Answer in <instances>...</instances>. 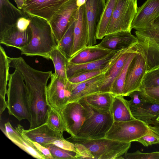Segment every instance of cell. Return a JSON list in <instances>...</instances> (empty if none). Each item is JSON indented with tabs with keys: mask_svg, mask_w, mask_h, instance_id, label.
<instances>
[{
	"mask_svg": "<svg viewBox=\"0 0 159 159\" xmlns=\"http://www.w3.org/2000/svg\"><path fill=\"white\" fill-rule=\"evenodd\" d=\"M9 58L10 67L17 69L21 73L26 84L30 117L29 129L45 123L51 107L47 100L46 89L52 71L34 69L21 57H9Z\"/></svg>",
	"mask_w": 159,
	"mask_h": 159,
	"instance_id": "6da1fadb",
	"label": "cell"
},
{
	"mask_svg": "<svg viewBox=\"0 0 159 159\" xmlns=\"http://www.w3.org/2000/svg\"><path fill=\"white\" fill-rule=\"evenodd\" d=\"M28 16L31 20V39L28 44L18 49L22 55L50 59L51 52L57 48V44L49 22L40 17Z\"/></svg>",
	"mask_w": 159,
	"mask_h": 159,
	"instance_id": "7a4b0ae2",
	"label": "cell"
},
{
	"mask_svg": "<svg viewBox=\"0 0 159 159\" xmlns=\"http://www.w3.org/2000/svg\"><path fill=\"white\" fill-rule=\"evenodd\" d=\"M8 86L7 102L9 114L19 121L27 119L29 122L27 88L21 74L17 69L10 74Z\"/></svg>",
	"mask_w": 159,
	"mask_h": 159,
	"instance_id": "3957f363",
	"label": "cell"
},
{
	"mask_svg": "<svg viewBox=\"0 0 159 159\" xmlns=\"http://www.w3.org/2000/svg\"><path fill=\"white\" fill-rule=\"evenodd\" d=\"M88 104L89 114L73 137L86 139L105 138L114 122L111 110L100 109Z\"/></svg>",
	"mask_w": 159,
	"mask_h": 159,
	"instance_id": "277c9868",
	"label": "cell"
},
{
	"mask_svg": "<svg viewBox=\"0 0 159 159\" xmlns=\"http://www.w3.org/2000/svg\"><path fill=\"white\" fill-rule=\"evenodd\" d=\"M73 143H78L86 147L94 159H122L128 152L131 143L120 142L106 138L93 139L77 138L71 136L66 139Z\"/></svg>",
	"mask_w": 159,
	"mask_h": 159,
	"instance_id": "5b68a950",
	"label": "cell"
},
{
	"mask_svg": "<svg viewBox=\"0 0 159 159\" xmlns=\"http://www.w3.org/2000/svg\"><path fill=\"white\" fill-rule=\"evenodd\" d=\"M138 8L137 0H118L106 35L120 31L131 32Z\"/></svg>",
	"mask_w": 159,
	"mask_h": 159,
	"instance_id": "8992f818",
	"label": "cell"
},
{
	"mask_svg": "<svg viewBox=\"0 0 159 159\" xmlns=\"http://www.w3.org/2000/svg\"><path fill=\"white\" fill-rule=\"evenodd\" d=\"M136 53L129 64L125 80L123 96H129L132 92L140 90L144 76L148 70L147 57L138 42Z\"/></svg>",
	"mask_w": 159,
	"mask_h": 159,
	"instance_id": "52a82bcc",
	"label": "cell"
},
{
	"mask_svg": "<svg viewBox=\"0 0 159 159\" xmlns=\"http://www.w3.org/2000/svg\"><path fill=\"white\" fill-rule=\"evenodd\" d=\"M148 127L138 120L114 121L105 138L120 142L131 143L148 133Z\"/></svg>",
	"mask_w": 159,
	"mask_h": 159,
	"instance_id": "ba28073f",
	"label": "cell"
},
{
	"mask_svg": "<svg viewBox=\"0 0 159 159\" xmlns=\"http://www.w3.org/2000/svg\"><path fill=\"white\" fill-rule=\"evenodd\" d=\"M60 113L66 129V132L75 137L89 114L88 104L84 98L69 102Z\"/></svg>",
	"mask_w": 159,
	"mask_h": 159,
	"instance_id": "9c48e42d",
	"label": "cell"
},
{
	"mask_svg": "<svg viewBox=\"0 0 159 159\" xmlns=\"http://www.w3.org/2000/svg\"><path fill=\"white\" fill-rule=\"evenodd\" d=\"M47 87V100L50 106L59 112L69 102L70 93L68 89L69 80H66L52 73Z\"/></svg>",
	"mask_w": 159,
	"mask_h": 159,
	"instance_id": "30bf717a",
	"label": "cell"
},
{
	"mask_svg": "<svg viewBox=\"0 0 159 159\" xmlns=\"http://www.w3.org/2000/svg\"><path fill=\"white\" fill-rule=\"evenodd\" d=\"M0 129L6 136L20 149L33 157L38 159H46L26 135L25 129L20 124L14 129L9 122L4 124V127Z\"/></svg>",
	"mask_w": 159,
	"mask_h": 159,
	"instance_id": "8fae6325",
	"label": "cell"
},
{
	"mask_svg": "<svg viewBox=\"0 0 159 159\" xmlns=\"http://www.w3.org/2000/svg\"><path fill=\"white\" fill-rule=\"evenodd\" d=\"M22 10L28 15L42 18L48 22L56 12L70 0H24Z\"/></svg>",
	"mask_w": 159,
	"mask_h": 159,
	"instance_id": "7c38bea8",
	"label": "cell"
},
{
	"mask_svg": "<svg viewBox=\"0 0 159 159\" xmlns=\"http://www.w3.org/2000/svg\"><path fill=\"white\" fill-rule=\"evenodd\" d=\"M77 0H70L54 14L48 22L57 44L66 31L70 20L79 7Z\"/></svg>",
	"mask_w": 159,
	"mask_h": 159,
	"instance_id": "4fadbf2b",
	"label": "cell"
},
{
	"mask_svg": "<svg viewBox=\"0 0 159 159\" xmlns=\"http://www.w3.org/2000/svg\"><path fill=\"white\" fill-rule=\"evenodd\" d=\"M108 70L81 82L74 83L69 81L67 88L70 95L68 103L78 101L89 95L100 92V85L104 79L105 73Z\"/></svg>",
	"mask_w": 159,
	"mask_h": 159,
	"instance_id": "5bb4252c",
	"label": "cell"
},
{
	"mask_svg": "<svg viewBox=\"0 0 159 159\" xmlns=\"http://www.w3.org/2000/svg\"><path fill=\"white\" fill-rule=\"evenodd\" d=\"M106 2V0H85L88 24V46H93L97 43V26L105 7Z\"/></svg>",
	"mask_w": 159,
	"mask_h": 159,
	"instance_id": "9a60e30c",
	"label": "cell"
},
{
	"mask_svg": "<svg viewBox=\"0 0 159 159\" xmlns=\"http://www.w3.org/2000/svg\"><path fill=\"white\" fill-rule=\"evenodd\" d=\"M88 38V24L85 4L79 7L77 11L70 57L87 46Z\"/></svg>",
	"mask_w": 159,
	"mask_h": 159,
	"instance_id": "2e32d148",
	"label": "cell"
},
{
	"mask_svg": "<svg viewBox=\"0 0 159 159\" xmlns=\"http://www.w3.org/2000/svg\"><path fill=\"white\" fill-rule=\"evenodd\" d=\"M130 31H119L105 35L98 45L111 51L117 52L128 48L138 42Z\"/></svg>",
	"mask_w": 159,
	"mask_h": 159,
	"instance_id": "e0dca14e",
	"label": "cell"
},
{
	"mask_svg": "<svg viewBox=\"0 0 159 159\" xmlns=\"http://www.w3.org/2000/svg\"><path fill=\"white\" fill-rule=\"evenodd\" d=\"M159 13V0H147L138 7L131 25V29L140 30L148 28Z\"/></svg>",
	"mask_w": 159,
	"mask_h": 159,
	"instance_id": "ac0fdd59",
	"label": "cell"
},
{
	"mask_svg": "<svg viewBox=\"0 0 159 159\" xmlns=\"http://www.w3.org/2000/svg\"><path fill=\"white\" fill-rule=\"evenodd\" d=\"M31 38L29 27L26 30L21 31L17 29L15 24L6 26L0 30V43L7 47L18 49L28 44Z\"/></svg>",
	"mask_w": 159,
	"mask_h": 159,
	"instance_id": "d6986e66",
	"label": "cell"
},
{
	"mask_svg": "<svg viewBox=\"0 0 159 159\" xmlns=\"http://www.w3.org/2000/svg\"><path fill=\"white\" fill-rule=\"evenodd\" d=\"M137 49V43L127 48L105 73L100 87L102 92H111L112 85L125 66L130 54Z\"/></svg>",
	"mask_w": 159,
	"mask_h": 159,
	"instance_id": "ffe728a7",
	"label": "cell"
},
{
	"mask_svg": "<svg viewBox=\"0 0 159 159\" xmlns=\"http://www.w3.org/2000/svg\"><path fill=\"white\" fill-rule=\"evenodd\" d=\"M117 52H112L102 58L85 63L73 64L68 62L67 67L68 79L83 73L104 69L108 65Z\"/></svg>",
	"mask_w": 159,
	"mask_h": 159,
	"instance_id": "44dd1931",
	"label": "cell"
},
{
	"mask_svg": "<svg viewBox=\"0 0 159 159\" xmlns=\"http://www.w3.org/2000/svg\"><path fill=\"white\" fill-rule=\"evenodd\" d=\"M25 132L31 140L45 147L52 144L55 139L64 138L63 134L52 129L46 123L33 129H25Z\"/></svg>",
	"mask_w": 159,
	"mask_h": 159,
	"instance_id": "7402d4cb",
	"label": "cell"
},
{
	"mask_svg": "<svg viewBox=\"0 0 159 159\" xmlns=\"http://www.w3.org/2000/svg\"><path fill=\"white\" fill-rule=\"evenodd\" d=\"M112 52L98 44L87 46L71 57L68 59V62L73 64L88 62L102 58Z\"/></svg>",
	"mask_w": 159,
	"mask_h": 159,
	"instance_id": "603a6c76",
	"label": "cell"
},
{
	"mask_svg": "<svg viewBox=\"0 0 159 159\" xmlns=\"http://www.w3.org/2000/svg\"><path fill=\"white\" fill-rule=\"evenodd\" d=\"M22 17L28 16L9 0H0V30L6 26L15 24L18 19Z\"/></svg>",
	"mask_w": 159,
	"mask_h": 159,
	"instance_id": "cb8c5ba5",
	"label": "cell"
},
{
	"mask_svg": "<svg viewBox=\"0 0 159 159\" xmlns=\"http://www.w3.org/2000/svg\"><path fill=\"white\" fill-rule=\"evenodd\" d=\"M130 107L134 117L148 126L156 121L159 117V104L146 101L139 106Z\"/></svg>",
	"mask_w": 159,
	"mask_h": 159,
	"instance_id": "d4e9b609",
	"label": "cell"
},
{
	"mask_svg": "<svg viewBox=\"0 0 159 159\" xmlns=\"http://www.w3.org/2000/svg\"><path fill=\"white\" fill-rule=\"evenodd\" d=\"M121 95H115L111 111L114 121H125L135 119L131 113L129 101Z\"/></svg>",
	"mask_w": 159,
	"mask_h": 159,
	"instance_id": "484cf974",
	"label": "cell"
},
{
	"mask_svg": "<svg viewBox=\"0 0 159 159\" xmlns=\"http://www.w3.org/2000/svg\"><path fill=\"white\" fill-rule=\"evenodd\" d=\"M118 0H106L105 6L97 24L96 39H102L106 35L108 27Z\"/></svg>",
	"mask_w": 159,
	"mask_h": 159,
	"instance_id": "4316f807",
	"label": "cell"
},
{
	"mask_svg": "<svg viewBox=\"0 0 159 159\" xmlns=\"http://www.w3.org/2000/svg\"><path fill=\"white\" fill-rule=\"evenodd\" d=\"M77 11L72 17L66 31L61 40L57 44V48L68 59L70 57L73 44L74 29Z\"/></svg>",
	"mask_w": 159,
	"mask_h": 159,
	"instance_id": "83f0119b",
	"label": "cell"
},
{
	"mask_svg": "<svg viewBox=\"0 0 159 159\" xmlns=\"http://www.w3.org/2000/svg\"><path fill=\"white\" fill-rule=\"evenodd\" d=\"M10 61L3 48L0 46V97L5 99L10 74Z\"/></svg>",
	"mask_w": 159,
	"mask_h": 159,
	"instance_id": "f1b7e54d",
	"label": "cell"
},
{
	"mask_svg": "<svg viewBox=\"0 0 159 159\" xmlns=\"http://www.w3.org/2000/svg\"><path fill=\"white\" fill-rule=\"evenodd\" d=\"M115 95L111 92H99L84 98L89 104L100 109L110 110Z\"/></svg>",
	"mask_w": 159,
	"mask_h": 159,
	"instance_id": "f546056e",
	"label": "cell"
},
{
	"mask_svg": "<svg viewBox=\"0 0 159 159\" xmlns=\"http://www.w3.org/2000/svg\"><path fill=\"white\" fill-rule=\"evenodd\" d=\"M50 59L53 62L56 75L66 80H68L67 75V67L68 59L57 48L51 53Z\"/></svg>",
	"mask_w": 159,
	"mask_h": 159,
	"instance_id": "4dcf8cb0",
	"label": "cell"
},
{
	"mask_svg": "<svg viewBox=\"0 0 159 159\" xmlns=\"http://www.w3.org/2000/svg\"><path fill=\"white\" fill-rule=\"evenodd\" d=\"M137 50L132 52L128 58L125 66L117 77L113 82L111 87V93L114 95H123L124 85L128 67Z\"/></svg>",
	"mask_w": 159,
	"mask_h": 159,
	"instance_id": "1f68e13d",
	"label": "cell"
},
{
	"mask_svg": "<svg viewBox=\"0 0 159 159\" xmlns=\"http://www.w3.org/2000/svg\"><path fill=\"white\" fill-rule=\"evenodd\" d=\"M142 31V35L148 42L159 47V13L148 28Z\"/></svg>",
	"mask_w": 159,
	"mask_h": 159,
	"instance_id": "d6a6232c",
	"label": "cell"
},
{
	"mask_svg": "<svg viewBox=\"0 0 159 159\" xmlns=\"http://www.w3.org/2000/svg\"><path fill=\"white\" fill-rule=\"evenodd\" d=\"M52 129L62 134L66 129L60 112L51 107L46 123Z\"/></svg>",
	"mask_w": 159,
	"mask_h": 159,
	"instance_id": "836d02e7",
	"label": "cell"
},
{
	"mask_svg": "<svg viewBox=\"0 0 159 159\" xmlns=\"http://www.w3.org/2000/svg\"><path fill=\"white\" fill-rule=\"evenodd\" d=\"M159 87V65L148 70L143 78L140 89Z\"/></svg>",
	"mask_w": 159,
	"mask_h": 159,
	"instance_id": "e575fe53",
	"label": "cell"
},
{
	"mask_svg": "<svg viewBox=\"0 0 159 159\" xmlns=\"http://www.w3.org/2000/svg\"><path fill=\"white\" fill-rule=\"evenodd\" d=\"M50 151L54 159H76L77 153L66 150L50 144L45 146Z\"/></svg>",
	"mask_w": 159,
	"mask_h": 159,
	"instance_id": "d590c367",
	"label": "cell"
},
{
	"mask_svg": "<svg viewBox=\"0 0 159 159\" xmlns=\"http://www.w3.org/2000/svg\"><path fill=\"white\" fill-rule=\"evenodd\" d=\"M141 96L146 101L159 104V87L141 89Z\"/></svg>",
	"mask_w": 159,
	"mask_h": 159,
	"instance_id": "8d00e7d4",
	"label": "cell"
},
{
	"mask_svg": "<svg viewBox=\"0 0 159 159\" xmlns=\"http://www.w3.org/2000/svg\"><path fill=\"white\" fill-rule=\"evenodd\" d=\"M123 157L126 159H159V152L143 153L137 150L133 153L127 152Z\"/></svg>",
	"mask_w": 159,
	"mask_h": 159,
	"instance_id": "74e56055",
	"label": "cell"
},
{
	"mask_svg": "<svg viewBox=\"0 0 159 159\" xmlns=\"http://www.w3.org/2000/svg\"><path fill=\"white\" fill-rule=\"evenodd\" d=\"M74 143L77 153V159H94V156L86 147L79 143Z\"/></svg>",
	"mask_w": 159,
	"mask_h": 159,
	"instance_id": "f35d334b",
	"label": "cell"
},
{
	"mask_svg": "<svg viewBox=\"0 0 159 159\" xmlns=\"http://www.w3.org/2000/svg\"><path fill=\"white\" fill-rule=\"evenodd\" d=\"M52 144L63 149L77 153L74 143L64 138L55 139Z\"/></svg>",
	"mask_w": 159,
	"mask_h": 159,
	"instance_id": "ab89813d",
	"label": "cell"
},
{
	"mask_svg": "<svg viewBox=\"0 0 159 159\" xmlns=\"http://www.w3.org/2000/svg\"><path fill=\"white\" fill-rule=\"evenodd\" d=\"M136 141L147 147L153 144L158 143L159 139L149 131L148 133L138 139Z\"/></svg>",
	"mask_w": 159,
	"mask_h": 159,
	"instance_id": "60d3db41",
	"label": "cell"
},
{
	"mask_svg": "<svg viewBox=\"0 0 159 159\" xmlns=\"http://www.w3.org/2000/svg\"><path fill=\"white\" fill-rule=\"evenodd\" d=\"M131 98L129 101L130 107H137L140 106L146 101L141 96L140 90L134 91L129 95Z\"/></svg>",
	"mask_w": 159,
	"mask_h": 159,
	"instance_id": "b9f144b4",
	"label": "cell"
},
{
	"mask_svg": "<svg viewBox=\"0 0 159 159\" xmlns=\"http://www.w3.org/2000/svg\"><path fill=\"white\" fill-rule=\"evenodd\" d=\"M30 22V20L29 17H22L18 19L16 25L19 30L21 31H25L28 29Z\"/></svg>",
	"mask_w": 159,
	"mask_h": 159,
	"instance_id": "7bdbcfd3",
	"label": "cell"
},
{
	"mask_svg": "<svg viewBox=\"0 0 159 159\" xmlns=\"http://www.w3.org/2000/svg\"><path fill=\"white\" fill-rule=\"evenodd\" d=\"M32 142L34 146L44 156L46 159H54L50 151L47 148L37 142L33 141Z\"/></svg>",
	"mask_w": 159,
	"mask_h": 159,
	"instance_id": "ee69618b",
	"label": "cell"
},
{
	"mask_svg": "<svg viewBox=\"0 0 159 159\" xmlns=\"http://www.w3.org/2000/svg\"><path fill=\"white\" fill-rule=\"evenodd\" d=\"M148 126L150 132L159 139V117L156 121Z\"/></svg>",
	"mask_w": 159,
	"mask_h": 159,
	"instance_id": "f6af8a7d",
	"label": "cell"
},
{
	"mask_svg": "<svg viewBox=\"0 0 159 159\" xmlns=\"http://www.w3.org/2000/svg\"><path fill=\"white\" fill-rule=\"evenodd\" d=\"M7 107V103L5 99L0 97V120H1V116L2 114Z\"/></svg>",
	"mask_w": 159,
	"mask_h": 159,
	"instance_id": "bcb514c9",
	"label": "cell"
},
{
	"mask_svg": "<svg viewBox=\"0 0 159 159\" xmlns=\"http://www.w3.org/2000/svg\"><path fill=\"white\" fill-rule=\"evenodd\" d=\"M16 2L17 8L20 10H22L24 5V0H14Z\"/></svg>",
	"mask_w": 159,
	"mask_h": 159,
	"instance_id": "7dc6e473",
	"label": "cell"
},
{
	"mask_svg": "<svg viewBox=\"0 0 159 159\" xmlns=\"http://www.w3.org/2000/svg\"><path fill=\"white\" fill-rule=\"evenodd\" d=\"M85 0H77L76 3L78 7L85 4Z\"/></svg>",
	"mask_w": 159,
	"mask_h": 159,
	"instance_id": "c3c4849f",
	"label": "cell"
}]
</instances>
